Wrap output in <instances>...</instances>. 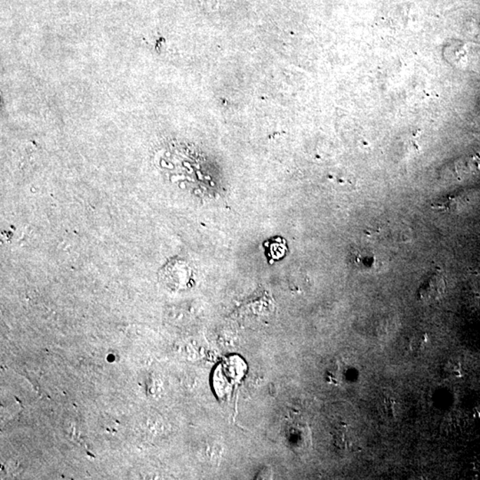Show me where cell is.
<instances>
[{"label":"cell","instance_id":"1","mask_svg":"<svg viewBox=\"0 0 480 480\" xmlns=\"http://www.w3.org/2000/svg\"><path fill=\"white\" fill-rule=\"evenodd\" d=\"M245 373L246 365L240 357L234 356L224 360L214 373V385L217 396L224 397L229 394L243 378Z\"/></svg>","mask_w":480,"mask_h":480},{"label":"cell","instance_id":"2","mask_svg":"<svg viewBox=\"0 0 480 480\" xmlns=\"http://www.w3.org/2000/svg\"><path fill=\"white\" fill-rule=\"evenodd\" d=\"M446 291V281L441 270L437 268L427 277L417 292L418 300L425 303L439 301Z\"/></svg>","mask_w":480,"mask_h":480}]
</instances>
